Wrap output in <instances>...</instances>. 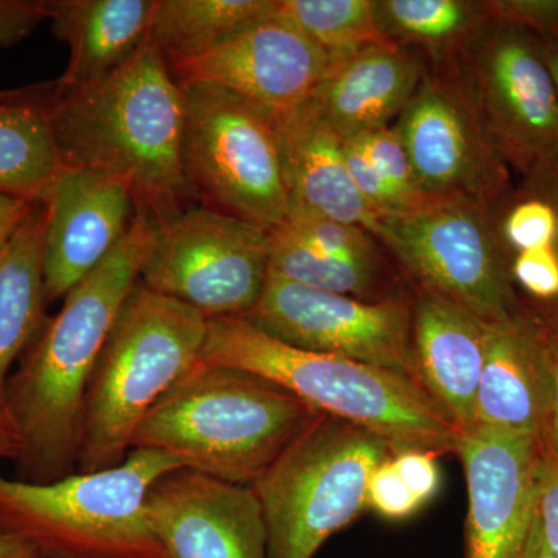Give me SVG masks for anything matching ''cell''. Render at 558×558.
Instances as JSON below:
<instances>
[{"label":"cell","instance_id":"f546056e","mask_svg":"<svg viewBox=\"0 0 558 558\" xmlns=\"http://www.w3.org/2000/svg\"><path fill=\"white\" fill-rule=\"evenodd\" d=\"M498 230L509 256L558 244V216L548 201L521 190L498 216Z\"/></svg>","mask_w":558,"mask_h":558},{"label":"cell","instance_id":"1f68e13d","mask_svg":"<svg viewBox=\"0 0 558 558\" xmlns=\"http://www.w3.org/2000/svg\"><path fill=\"white\" fill-rule=\"evenodd\" d=\"M391 458L381 462L379 468L371 473L366 501H368V508L384 519H410L422 508V502L414 497L405 481L400 478Z\"/></svg>","mask_w":558,"mask_h":558},{"label":"cell","instance_id":"7c38bea8","mask_svg":"<svg viewBox=\"0 0 558 558\" xmlns=\"http://www.w3.org/2000/svg\"><path fill=\"white\" fill-rule=\"evenodd\" d=\"M501 159L524 178L558 157V95L537 36L492 21L458 60Z\"/></svg>","mask_w":558,"mask_h":558},{"label":"cell","instance_id":"3957f363","mask_svg":"<svg viewBox=\"0 0 558 558\" xmlns=\"http://www.w3.org/2000/svg\"><path fill=\"white\" fill-rule=\"evenodd\" d=\"M202 365L248 371L396 450L457 453L462 433L413 377L275 339L244 317L208 319Z\"/></svg>","mask_w":558,"mask_h":558},{"label":"cell","instance_id":"7a4b0ae2","mask_svg":"<svg viewBox=\"0 0 558 558\" xmlns=\"http://www.w3.org/2000/svg\"><path fill=\"white\" fill-rule=\"evenodd\" d=\"M65 168L116 175L156 226L193 199L182 163L185 100L163 57L146 43L116 72L80 86H35Z\"/></svg>","mask_w":558,"mask_h":558},{"label":"cell","instance_id":"83f0119b","mask_svg":"<svg viewBox=\"0 0 558 558\" xmlns=\"http://www.w3.org/2000/svg\"><path fill=\"white\" fill-rule=\"evenodd\" d=\"M278 11L328 54L330 68L387 40L376 0H278Z\"/></svg>","mask_w":558,"mask_h":558},{"label":"cell","instance_id":"484cf974","mask_svg":"<svg viewBox=\"0 0 558 558\" xmlns=\"http://www.w3.org/2000/svg\"><path fill=\"white\" fill-rule=\"evenodd\" d=\"M277 5L278 0H154L148 43L174 68L207 53Z\"/></svg>","mask_w":558,"mask_h":558},{"label":"cell","instance_id":"7bdbcfd3","mask_svg":"<svg viewBox=\"0 0 558 558\" xmlns=\"http://www.w3.org/2000/svg\"><path fill=\"white\" fill-rule=\"evenodd\" d=\"M21 446L20 440L13 433L3 427H0V459H13L20 457Z\"/></svg>","mask_w":558,"mask_h":558},{"label":"cell","instance_id":"60d3db41","mask_svg":"<svg viewBox=\"0 0 558 558\" xmlns=\"http://www.w3.org/2000/svg\"><path fill=\"white\" fill-rule=\"evenodd\" d=\"M520 558H557L546 543L542 527H539L537 512H535L534 523H532L531 532L524 545L523 553Z\"/></svg>","mask_w":558,"mask_h":558},{"label":"cell","instance_id":"d6986e66","mask_svg":"<svg viewBox=\"0 0 558 558\" xmlns=\"http://www.w3.org/2000/svg\"><path fill=\"white\" fill-rule=\"evenodd\" d=\"M487 323L446 296L414 288L411 344L417 379L462 435L472 432Z\"/></svg>","mask_w":558,"mask_h":558},{"label":"cell","instance_id":"9a60e30c","mask_svg":"<svg viewBox=\"0 0 558 558\" xmlns=\"http://www.w3.org/2000/svg\"><path fill=\"white\" fill-rule=\"evenodd\" d=\"M145 513L167 558H267L266 523L252 487L172 470L150 487Z\"/></svg>","mask_w":558,"mask_h":558},{"label":"cell","instance_id":"5b68a950","mask_svg":"<svg viewBox=\"0 0 558 558\" xmlns=\"http://www.w3.org/2000/svg\"><path fill=\"white\" fill-rule=\"evenodd\" d=\"M207 325L199 312L137 282L87 384L76 472L126 461L143 418L199 362Z\"/></svg>","mask_w":558,"mask_h":558},{"label":"cell","instance_id":"5bb4252c","mask_svg":"<svg viewBox=\"0 0 558 558\" xmlns=\"http://www.w3.org/2000/svg\"><path fill=\"white\" fill-rule=\"evenodd\" d=\"M329 69L328 54L278 5L207 53L170 68L179 84H215L274 119L310 101Z\"/></svg>","mask_w":558,"mask_h":558},{"label":"cell","instance_id":"ffe728a7","mask_svg":"<svg viewBox=\"0 0 558 558\" xmlns=\"http://www.w3.org/2000/svg\"><path fill=\"white\" fill-rule=\"evenodd\" d=\"M427 60L411 47L381 40L332 65L310 102L341 140L389 128L424 76Z\"/></svg>","mask_w":558,"mask_h":558},{"label":"cell","instance_id":"9c48e42d","mask_svg":"<svg viewBox=\"0 0 558 558\" xmlns=\"http://www.w3.org/2000/svg\"><path fill=\"white\" fill-rule=\"evenodd\" d=\"M377 240L414 288L446 296L484 323L523 310L498 216L475 202L444 201L380 220Z\"/></svg>","mask_w":558,"mask_h":558},{"label":"cell","instance_id":"6da1fadb","mask_svg":"<svg viewBox=\"0 0 558 558\" xmlns=\"http://www.w3.org/2000/svg\"><path fill=\"white\" fill-rule=\"evenodd\" d=\"M156 234V222L135 209L126 238L70 290L11 373L7 407L21 446L16 480L53 483L76 473L87 384Z\"/></svg>","mask_w":558,"mask_h":558},{"label":"cell","instance_id":"74e56055","mask_svg":"<svg viewBox=\"0 0 558 558\" xmlns=\"http://www.w3.org/2000/svg\"><path fill=\"white\" fill-rule=\"evenodd\" d=\"M39 202L0 193V253L3 252Z\"/></svg>","mask_w":558,"mask_h":558},{"label":"cell","instance_id":"4316f807","mask_svg":"<svg viewBox=\"0 0 558 558\" xmlns=\"http://www.w3.org/2000/svg\"><path fill=\"white\" fill-rule=\"evenodd\" d=\"M385 252L376 255H339L293 240L278 227L269 230V274L304 288L340 293L369 303L402 299L392 292Z\"/></svg>","mask_w":558,"mask_h":558},{"label":"cell","instance_id":"d590c367","mask_svg":"<svg viewBox=\"0 0 558 558\" xmlns=\"http://www.w3.org/2000/svg\"><path fill=\"white\" fill-rule=\"evenodd\" d=\"M436 458L438 453L435 451L417 449L400 450L391 458L400 478L405 481L422 506L427 505L439 490L440 473Z\"/></svg>","mask_w":558,"mask_h":558},{"label":"cell","instance_id":"4dcf8cb0","mask_svg":"<svg viewBox=\"0 0 558 558\" xmlns=\"http://www.w3.org/2000/svg\"><path fill=\"white\" fill-rule=\"evenodd\" d=\"M513 284L531 303L558 304V245L527 250L510 256Z\"/></svg>","mask_w":558,"mask_h":558},{"label":"cell","instance_id":"2e32d148","mask_svg":"<svg viewBox=\"0 0 558 558\" xmlns=\"http://www.w3.org/2000/svg\"><path fill=\"white\" fill-rule=\"evenodd\" d=\"M542 438L483 429L462 435L454 454L468 483L465 558L521 557L537 512Z\"/></svg>","mask_w":558,"mask_h":558},{"label":"cell","instance_id":"52a82bcc","mask_svg":"<svg viewBox=\"0 0 558 558\" xmlns=\"http://www.w3.org/2000/svg\"><path fill=\"white\" fill-rule=\"evenodd\" d=\"M395 453L368 429L319 414L252 486L266 523L267 558H315L368 509L371 473Z\"/></svg>","mask_w":558,"mask_h":558},{"label":"cell","instance_id":"4fadbf2b","mask_svg":"<svg viewBox=\"0 0 558 558\" xmlns=\"http://www.w3.org/2000/svg\"><path fill=\"white\" fill-rule=\"evenodd\" d=\"M244 318L292 347L399 371L418 381L411 300L403 296L369 303L269 274L258 304Z\"/></svg>","mask_w":558,"mask_h":558},{"label":"cell","instance_id":"d6a6232c","mask_svg":"<svg viewBox=\"0 0 558 558\" xmlns=\"http://www.w3.org/2000/svg\"><path fill=\"white\" fill-rule=\"evenodd\" d=\"M492 21L558 43V0H487Z\"/></svg>","mask_w":558,"mask_h":558},{"label":"cell","instance_id":"7402d4cb","mask_svg":"<svg viewBox=\"0 0 558 558\" xmlns=\"http://www.w3.org/2000/svg\"><path fill=\"white\" fill-rule=\"evenodd\" d=\"M54 38L69 47L58 80L80 86L116 72L148 43L154 0H47Z\"/></svg>","mask_w":558,"mask_h":558},{"label":"cell","instance_id":"cb8c5ba5","mask_svg":"<svg viewBox=\"0 0 558 558\" xmlns=\"http://www.w3.org/2000/svg\"><path fill=\"white\" fill-rule=\"evenodd\" d=\"M376 16L385 38L428 64L458 61L492 22L487 0H376Z\"/></svg>","mask_w":558,"mask_h":558},{"label":"cell","instance_id":"e575fe53","mask_svg":"<svg viewBox=\"0 0 558 558\" xmlns=\"http://www.w3.org/2000/svg\"><path fill=\"white\" fill-rule=\"evenodd\" d=\"M534 312L539 341L545 352L546 366H548L550 385L549 424L545 435L558 451V304L529 303Z\"/></svg>","mask_w":558,"mask_h":558},{"label":"cell","instance_id":"d4e9b609","mask_svg":"<svg viewBox=\"0 0 558 558\" xmlns=\"http://www.w3.org/2000/svg\"><path fill=\"white\" fill-rule=\"evenodd\" d=\"M33 90L0 101V193L44 202L68 168Z\"/></svg>","mask_w":558,"mask_h":558},{"label":"cell","instance_id":"8992f818","mask_svg":"<svg viewBox=\"0 0 558 558\" xmlns=\"http://www.w3.org/2000/svg\"><path fill=\"white\" fill-rule=\"evenodd\" d=\"M182 468L163 451L132 449L117 468L53 483L0 476V534L25 539L44 558H167L145 502L156 481Z\"/></svg>","mask_w":558,"mask_h":558},{"label":"cell","instance_id":"836d02e7","mask_svg":"<svg viewBox=\"0 0 558 558\" xmlns=\"http://www.w3.org/2000/svg\"><path fill=\"white\" fill-rule=\"evenodd\" d=\"M537 519L546 543L558 558V451L546 435L542 438Z\"/></svg>","mask_w":558,"mask_h":558},{"label":"cell","instance_id":"f35d334b","mask_svg":"<svg viewBox=\"0 0 558 558\" xmlns=\"http://www.w3.org/2000/svg\"><path fill=\"white\" fill-rule=\"evenodd\" d=\"M523 190L548 201L558 216V157L524 178Z\"/></svg>","mask_w":558,"mask_h":558},{"label":"cell","instance_id":"8d00e7d4","mask_svg":"<svg viewBox=\"0 0 558 558\" xmlns=\"http://www.w3.org/2000/svg\"><path fill=\"white\" fill-rule=\"evenodd\" d=\"M46 20L47 0H0V47L16 46Z\"/></svg>","mask_w":558,"mask_h":558},{"label":"cell","instance_id":"277c9868","mask_svg":"<svg viewBox=\"0 0 558 558\" xmlns=\"http://www.w3.org/2000/svg\"><path fill=\"white\" fill-rule=\"evenodd\" d=\"M319 414L248 371L197 363L146 414L132 449L252 487Z\"/></svg>","mask_w":558,"mask_h":558},{"label":"cell","instance_id":"8fae6325","mask_svg":"<svg viewBox=\"0 0 558 558\" xmlns=\"http://www.w3.org/2000/svg\"><path fill=\"white\" fill-rule=\"evenodd\" d=\"M395 131L429 196L475 202L497 216L513 196L509 167L488 137L458 61L427 62Z\"/></svg>","mask_w":558,"mask_h":558},{"label":"cell","instance_id":"603a6c76","mask_svg":"<svg viewBox=\"0 0 558 558\" xmlns=\"http://www.w3.org/2000/svg\"><path fill=\"white\" fill-rule=\"evenodd\" d=\"M44 222L46 207L39 202L9 247L0 253V427L13 435L7 407L11 369L47 322L43 275Z\"/></svg>","mask_w":558,"mask_h":558},{"label":"cell","instance_id":"ee69618b","mask_svg":"<svg viewBox=\"0 0 558 558\" xmlns=\"http://www.w3.org/2000/svg\"><path fill=\"white\" fill-rule=\"evenodd\" d=\"M3 92H0V100H2Z\"/></svg>","mask_w":558,"mask_h":558},{"label":"cell","instance_id":"44dd1931","mask_svg":"<svg viewBox=\"0 0 558 558\" xmlns=\"http://www.w3.org/2000/svg\"><path fill=\"white\" fill-rule=\"evenodd\" d=\"M275 121L290 207L362 227L377 238L381 219L352 182L343 140L322 120L310 101Z\"/></svg>","mask_w":558,"mask_h":558},{"label":"cell","instance_id":"b9f144b4","mask_svg":"<svg viewBox=\"0 0 558 558\" xmlns=\"http://www.w3.org/2000/svg\"><path fill=\"white\" fill-rule=\"evenodd\" d=\"M538 39L539 44H542L543 57H545L546 64H548L558 95V43L556 40Z\"/></svg>","mask_w":558,"mask_h":558},{"label":"cell","instance_id":"e0dca14e","mask_svg":"<svg viewBox=\"0 0 558 558\" xmlns=\"http://www.w3.org/2000/svg\"><path fill=\"white\" fill-rule=\"evenodd\" d=\"M43 240L47 306L100 267L130 233L135 202L124 180L97 170L68 168L47 199Z\"/></svg>","mask_w":558,"mask_h":558},{"label":"cell","instance_id":"ba28073f","mask_svg":"<svg viewBox=\"0 0 558 558\" xmlns=\"http://www.w3.org/2000/svg\"><path fill=\"white\" fill-rule=\"evenodd\" d=\"M180 87L185 100L182 163L194 197L263 229L279 226L288 215L289 193L277 121L215 84Z\"/></svg>","mask_w":558,"mask_h":558},{"label":"cell","instance_id":"f1b7e54d","mask_svg":"<svg viewBox=\"0 0 558 558\" xmlns=\"http://www.w3.org/2000/svg\"><path fill=\"white\" fill-rule=\"evenodd\" d=\"M348 140H354L359 143L360 148L365 150L366 156L380 172L381 179L398 197L402 215L444 202L438 197L429 196L422 189L409 154L403 148L395 128H384V130L368 132V134Z\"/></svg>","mask_w":558,"mask_h":558},{"label":"cell","instance_id":"30bf717a","mask_svg":"<svg viewBox=\"0 0 558 558\" xmlns=\"http://www.w3.org/2000/svg\"><path fill=\"white\" fill-rule=\"evenodd\" d=\"M269 278V230L190 207L157 227L140 282L207 319L247 317Z\"/></svg>","mask_w":558,"mask_h":558},{"label":"cell","instance_id":"ac0fdd59","mask_svg":"<svg viewBox=\"0 0 558 558\" xmlns=\"http://www.w3.org/2000/svg\"><path fill=\"white\" fill-rule=\"evenodd\" d=\"M550 385L537 322L529 304L513 317L487 323L486 359L473 428L542 438L548 429Z\"/></svg>","mask_w":558,"mask_h":558},{"label":"cell","instance_id":"ab89813d","mask_svg":"<svg viewBox=\"0 0 558 558\" xmlns=\"http://www.w3.org/2000/svg\"><path fill=\"white\" fill-rule=\"evenodd\" d=\"M0 558H44L39 550L14 535L0 534Z\"/></svg>","mask_w":558,"mask_h":558}]
</instances>
